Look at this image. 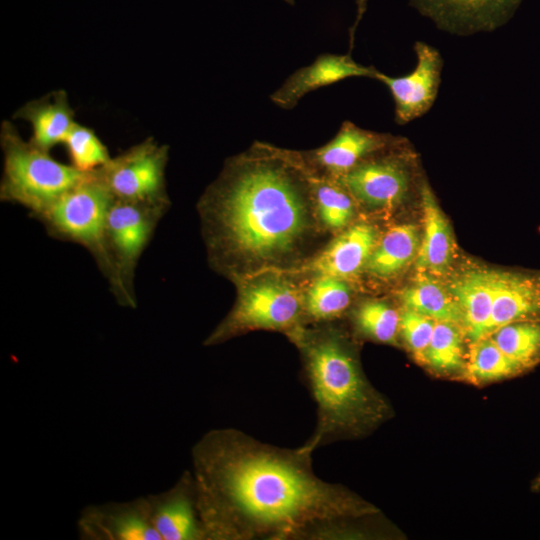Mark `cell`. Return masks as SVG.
Listing matches in <instances>:
<instances>
[{"mask_svg": "<svg viewBox=\"0 0 540 540\" xmlns=\"http://www.w3.org/2000/svg\"><path fill=\"white\" fill-rule=\"evenodd\" d=\"M464 329L453 322L436 321L424 364L439 376H463L467 355L464 351Z\"/></svg>", "mask_w": 540, "mask_h": 540, "instance_id": "cb8c5ba5", "label": "cell"}, {"mask_svg": "<svg viewBox=\"0 0 540 540\" xmlns=\"http://www.w3.org/2000/svg\"><path fill=\"white\" fill-rule=\"evenodd\" d=\"M352 298L348 280L314 275L307 287L303 288L307 324L334 322L347 311Z\"/></svg>", "mask_w": 540, "mask_h": 540, "instance_id": "603a6c76", "label": "cell"}, {"mask_svg": "<svg viewBox=\"0 0 540 540\" xmlns=\"http://www.w3.org/2000/svg\"><path fill=\"white\" fill-rule=\"evenodd\" d=\"M489 336L525 371L540 363V321L509 323L496 329Z\"/></svg>", "mask_w": 540, "mask_h": 540, "instance_id": "83f0119b", "label": "cell"}, {"mask_svg": "<svg viewBox=\"0 0 540 540\" xmlns=\"http://www.w3.org/2000/svg\"><path fill=\"white\" fill-rule=\"evenodd\" d=\"M436 321L408 308L400 311L399 334L414 358L424 364Z\"/></svg>", "mask_w": 540, "mask_h": 540, "instance_id": "f546056e", "label": "cell"}, {"mask_svg": "<svg viewBox=\"0 0 540 540\" xmlns=\"http://www.w3.org/2000/svg\"><path fill=\"white\" fill-rule=\"evenodd\" d=\"M169 206V203L117 199L110 206L105 232L110 269L107 280L116 301L122 306L136 307L135 270Z\"/></svg>", "mask_w": 540, "mask_h": 540, "instance_id": "52a82bcc", "label": "cell"}, {"mask_svg": "<svg viewBox=\"0 0 540 540\" xmlns=\"http://www.w3.org/2000/svg\"><path fill=\"white\" fill-rule=\"evenodd\" d=\"M414 50L417 64L411 73L391 77L377 70L374 75L389 89L395 104V120L400 125L423 116L432 107L441 81L440 52L420 41L415 43Z\"/></svg>", "mask_w": 540, "mask_h": 540, "instance_id": "8fae6325", "label": "cell"}, {"mask_svg": "<svg viewBox=\"0 0 540 540\" xmlns=\"http://www.w3.org/2000/svg\"><path fill=\"white\" fill-rule=\"evenodd\" d=\"M114 197L96 170L34 217L56 239L86 248L107 279L106 221Z\"/></svg>", "mask_w": 540, "mask_h": 540, "instance_id": "8992f818", "label": "cell"}, {"mask_svg": "<svg viewBox=\"0 0 540 540\" xmlns=\"http://www.w3.org/2000/svg\"><path fill=\"white\" fill-rule=\"evenodd\" d=\"M402 140L389 133L367 130L351 121H344L329 142L298 153L311 174L337 180L361 162Z\"/></svg>", "mask_w": 540, "mask_h": 540, "instance_id": "30bf717a", "label": "cell"}, {"mask_svg": "<svg viewBox=\"0 0 540 540\" xmlns=\"http://www.w3.org/2000/svg\"><path fill=\"white\" fill-rule=\"evenodd\" d=\"M378 239V231L372 224L349 225L322 247L302 270L349 281L364 270Z\"/></svg>", "mask_w": 540, "mask_h": 540, "instance_id": "9a60e30c", "label": "cell"}, {"mask_svg": "<svg viewBox=\"0 0 540 540\" xmlns=\"http://www.w3.org/2000/svg\"><path fill=\"white\" fill-rule=\"evenodd\" d=\"M63 144L66 146L71 165L81 172H93L111 159L107 147L94 130L77 122Z\"/></svg>", "mask_w": 540, "mask_h": 540, "instance_id": "f1b7e54d", "label": "cell"}, {"mask_svg": "<svg viewBox=\"0 0 540 540\" xmlns=\"http://www.w3.org/2000/svg\"><path fill=\"white\" fill-rule=\"evenodd\" d=\"M0 145L3 152L0 199L27 208L33 216L90 173L55 160L49 151L24 140L7 120L1 124Z\"/></svg>", "mask_w": 540, "mask_h": 540, "instance_id": "5b68a950", "label": "cell"}, {"mask_svg": "<svg viewBox=\"0 0 540 540\" xmlns=\"http://www.w3.org/2000/svg\"><path fill=\"white\" fill-rule=\"evenodd\" d=\"M463 315V329L472 342L486 336L493 308L492 270H471L449 286Z\"/></svg>", "mask_w": 540, "mask_h": 540, "instance_id": "ffe728a7", "label": "cell"}, {"mask_svg": "<svg viewBox=\"0 0 540 540\" xmlns=\"http://www.w3.org/2000/svg\"><path fill=\"white\" fill-rule=\"evenodd\" d=\"M197 210L209 264L233 282L302 270L326 232L298 151L264 142L225 161Z\"/></svg>", "mask_w": 540, "mask_h": 540, "instance_id": "7a4b0ae2", "label": "cell"}, {"mask_svg": "<svg viewBox=\"0 0 540 540\" xmlns=\"http://www.w3.org/2000/svg\"><path fill=\"white\" fill-rule=\"evenodd\" d=\"M167 145L149 137L112 158L96 172L114 199L169 203L166 191Z\"/></svg>", "mask_w": 540, "mask_h": 540, "instance_id": "ba28073f", "label": "cell"}, {"mask_svg": "<svg viewBox=\"0 0 540 540\" xmlns=\"http://www.w3.org/2000/svg\"><path fill=\"white\" fill-rule=\"evenodd\" d=\"M540 481V480H539Z\"/></svg>", "mask_w": 540, "mask_h": 540, "instance_id": "1f68e13d", "label": "cell"}, {"mask_svg": "<svg viewBox=\"0 0 540 540\" xmlns=\"http://www.w3.org/2000/svg\"><path fill=\"white\" fill-rule=\"evenodd\" d=\"M76 529L82 540H161L151 524L146 496L87 505Z\"/></svg>", "mask_w": 540, "mask_h": 540, "instance_id": "7c38bea8", "label": "cell"}, {"mask_svg": "<svg viewBox=\"0 0 540 540\" xmlns=\"http://www.w3.org/2000/svg\"><path fill=\"white\" fill-rule=\"evenodd\" d=\"M296 273L267 270L234 282L235 303L204 340V346L222 344L258 330L289 336L307 325L303 288Z\"/></svg>", "mask_w": 540, "mask_h": 540, "instance_id": "277c9868", "label": "cell"}, {"mask_svg": "<svg viewBox=\"0 0 540 540\" xmlns=\"http://www.w3.org/2000/svg\"><path fill=\"white\" fill-rule=\"evenodd\" d=\"M403 139L337 179L356 203L370 210H389L407 197L412 183L407 155L400 153Z\"/></svg>", "mask_w": 540, "mask_h": 540, "instance_id": "9c48e42d", "label": "cell"}, {"mask_svg": "<svg viewBox=\"0 0 540 540\" xmlns=\"http://www.w3.org/2000/svg\"><path fill=\"white\" fill-rule=\"evenodd\" d=\"M400 300L404 308L463 328L462 311L450 287L433 279L430 274L421 272L400 292Z\"/></svg>", "mask_w": 540, "mask_h": 540, "instance_id": "7402d4cb", "label": "cell"}, {"mask_svg": "<svg viewBox=\"0 0 540 540\" xmlns=\"http://www.w3.org/2000/svg\"><path fill=\"white\" fill-rule=\"evenodd\" d=\"M302 379L316 405V423L303 444L314 452L365 437L391 417V406L365 376L355 346L333 322L307 324L289 336Z\"/></svg>", "mask_w": 540, "mask_h": 540, "instance_id": "3957f363", "label": "cell"}, {"mask_svg": "<svg viewBox=\"0 0 540 540\" xmlns=\"http://www.w3.org/2000/svg\"><path fill=\"white\" fill-rule=\"evenodd\" d=\"M493 308L486 336L509 323L540 321V271L492 270Z\"/></svg>", "mask_w": 540, "mask_h": 540, "instance_id": "2e32d148", "label": "cell"}, {"mask_svg": "<svg viewBox=\"0 0 540 540\" xmlns=\"http://www.w3.org/2000/svg\"><path fill=\"white\" fill-rule=\"evenodd\" d=\"M377 69L357 63L350 54L325 53L312 64L299 68L270 95L282 109L294 108L306 94L351 77L374 78Z\"/></svg>", "mask_w": 540, "mask_h": 540, "instance_id": "e0dca14e", "label": "cell"}, {"mask_svg": "<svg viewBox=\"0 0 540 540\" xmlns=\"http://www.w3.org/2000/svg\"><path fill=\"white\" fill-rule=\"evenodd\" d=\"M284 1L287 2L290 5H294V2H295V0H284ZM367 2H368V0H356V5H357L356 19H355L353 25L351 26V28L349 29V37H350V46L351 47L353 46L354 34H355L356 29H357V26H358L360 20L362 19L366 9H367Z\"/></svg>", "mask_w": 540, "mask_h": 540, "instance_id": "4dcf8cb0", "label": "cell"}, {"mask_svg": "<svg viewBox=\"0 0 540 540\" xmlns=\"http://www.w3.org/2000/svg\"><path fill=\"white\" fill-rule=\"evenodd\" d=\"M146 499L151 524L161 540H206L192 471H184L172 487Z\"/></svg>", "mask_w": 540, "mask_h": 540, "instance_id": "4fadbf2b", "label": "cell"}, {"mask_svg": "<svg viewBox=\"0 0 540 540\" xmlns=\"http://www.w3.org/2000/svg\"><path fill=\"white\" fill-rule=\"evenodd\" d=\"M522 0H411L440 28L468 34L496 29L507 22Z\"/></svg>", "mask_w": 540, "mask_h": 540, "instance_id": "5bb4252c", "label": "cell"}, {"mask_svg": "<svg viewBox=\"0 0 540 540\" xmlns=\"http://www.w3.org/2000/svg\"><path fill=\"white\" fill-rule=\"evenodd\" d=\"M313 178V194L318 220L327 231L339 233L348 227L356 212V202L336 179Z\"/></svg>", "mask_w": 540, "mask_h": 540, "instance_id": "484cf974", "label": "cell"}, {"mask_svg": "<svg viewBox=\"0 0 540 540\" xmlns=\"http://www.w3.org/2000/svg\"><path fill=\"white\" fill-rule=\"evenodd\" d=\"M313 452L262 442L236 428L209 430L191 449L206 540H337L371 536L378 509L319 478Z\"/></svg>", "mask_w": 540, "mask_h": 540, "instance_id": "6da1fadb", "label": "cell"}, {"mask_svg": "<svg viewBox=\"0 0 540 540\" xmlns=\"http://www.w3.org/2000/svg\"><path fill=\"white\" fill-rule=\"evenodd\" d=\"M419 233L413 224H398L379 239L364 271L378 279H391L401 273L417 257Z\"/></svg>", "mask_w": 540, "mask_h": 540, "instance_id": "44dd1931", "label": "cell"}, {"mask_svg": "<svg viewBox=\"0 0 540 540\" xmlns=\"http://www.w3.org/2000/svg\"><path fill=\"white\" fill-rule=\"evenodd\" d=\"M351 320L356 334L377 343L394 345L400 336V312L383 299L364 300Z\"/></svg>", "mask_w": 540, "mask_h": 540, "instance_id": "4316f807", "label": "cell"}, {"mask_svg": "<svg viewBox=\"0 0 540 540\" xmlns=\"http://www.w3.org/2000/svg\"><path fill=\"white\" fill-rule=\"evenodd\" d=\"M423 217V237L415 259L417 269L427 274H443L454 255V239L450 223L436 197L425 182L419 187Z\"/></svg>", "mask_w": 540, "mask_h": 540, "instance_id": "ac0fdd59", "label": "cell"}, {"mask_svg": "<svg viewBox=\"0 0 540 540\" xmlns=\"http://www.w3.org/2000/svg\"><path fill=\"white\" fill-rule=\"evenodd\" d=\"M74 110L64 90L26 102L13 115L15 119L27 121L32 127L30 141L43 150L64 143L75 124Z\"/></svg>", "mask_w": 540, "mask_h": 540, "instance_id": "d6986e66", "label": "cell"}, {"mask_svg": "<svg viewBox=\"0 0 540 540\" xmlns=\"http://www.w3.org/2000/svg\"><path fill=\"white\" fill-rule=\"evenodd\" d=\"M525 370L511 360L488 336L471 342L464 378L477 385L522 374Z\"/></svg>", "mask_w": 540, "mask_h": 540, "instance_id": "d4e9b609", "label": "cell"}]
</instances>
